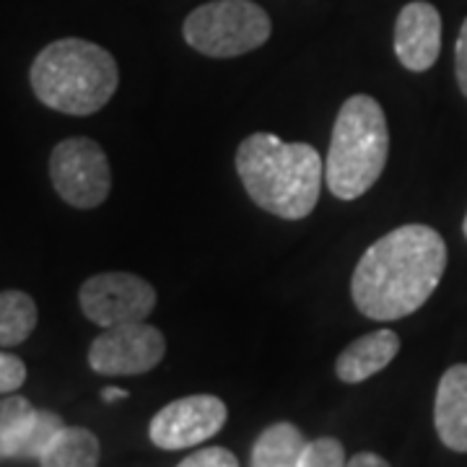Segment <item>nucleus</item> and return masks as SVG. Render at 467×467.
Masks as SVG:
<instances>
[{"label": "nucleus", "mask_w": 467, "mask_h": 467, "mask_svg": "<svg viewBox=\"0 0 467 467\" xmlns=\"http://www.w3.org/2000/svg\"><path fill=\"white\" fill-rule=\"evenodd\" d=\"M447 244L423 223L398 226L368 247L350 275V296L368 319L410 317L441 284Z\"/></svg>", "instance_id": "obj_1"}, {"label": "nucleus", "mask_w": 467, "mask_h": 467, "mask_svg": "<svg viewBox=\"0 0 467 467\" xmlns=\"http://www.w3.org/2000/svg\"><path fill=\"white\" fill-rule=\"evenodd\" d=\"M236 174L254 205L285 221H301L317 205L325 164L309 143L252 133L236 149Z\"/></svg>", "instance_id": "obj_2"}, {"label": "nucleus", "mask_w": 467, "mask_h": 467, "mask_svg": "<svg viewBox=\"0 0 467 467\" xmlns=\"http://www.w3.org/2000/svg\"><path fill=\"white\" fill-rule=\"evenodd\" d=\"M29 81L36 99L55 112L86 117L115 97L119 70L109 52L86 39H57L34 57Z\"/></svg>", "instance_id": "obj_3"}, {"label": "nucleus", "mask_w": 467, "mask_h": 467, "mask_svg": "<svg viewBox=\"0 0 467 467\" xmlns=\"http://www.w3.org/2000/svg\"><path fill=\"white\" fill-rule=\"evenodd\" d=\"M389 156V128L382 104L368 94H353L335 117L325 182L335 198L356 201L377 184Z\"/></svg>", "instance_id": "obj_4"}, {"label": "nucleus", "mask_w": 467, "mask_h": 467, "mask_svg": "<svg viewBox=\"0 0 467 467\" xmlns=\"http://www.w3.org/2000/svg\"><path fill=\"white\" fill-rule=\"evenodd\" d=\"M273 32L265 11L252 0H211L184 18V42L208 57H239L263 47Z\"/></svg>", "instance_id": "obj_5"}, {"label": "nucleus", "mask_w": 467, "mask_h": 467, "mask_svg": "<svg viewBox=\"0 0 467 467\" xmlns=\"http://www.w3.org/2000/svg\"><path fill=\"white\" fill-rule=\"evenodd\" d=\"M50 180L55 192L78 211H91L109 198V159L91 138H66L50 153Z\"/></svg>", "instance_id": "obj_6"}, {"label": "nucleus", "mask_w": 467, "mask_h": 467, "mask_svg": "<svg viewBox=\"0 0 467 467\" xmlns=\"http://www.w3.org/2000/svg\"><path fill=\"white\" fill-rule=\"evenodd\" d=\"M84 317L99 327L146 322L156 309V288L135 273H99L78 291Z\"/></svg>", "instance_id": "obj_7"}, {"label": "nucleus", "mask_w": 467, "mask_h": 467, "mask_svg": "<svg viewBox=\"0 0 467 467\" xmlns=\"http://www.w3.org/2000/svg\"><path fill=\"white\" fill-rule=\"evenodd\" d=\"M167 337L149 322L104 327L88 348V367L101 377H135L161 364Z\"/></svg>", "instance_id": "obj_8"}, {"label": "nucleus", "mask_w": 467, "mask_h": 467, "mask_svg": "<svg viewBox=\"0 0 467 467\" xmlns=\"http://www.w3.org/2000/svg\"><path fill=\"white\" fill-rule=\"evenodd\" d=\"M229 418L226 402L216 395H190L164 405L150 418L149 436L159 450L177 451L213 439Z\"/></svg>", "instance_id": "obj_9"}, {"label": "nucleus", "mask_w": 467, "mask_h": 467, "mask_svg": "<svg viewBox=\"0 0 467 467\" xmlns=\"http://www.w3.org/2000/svg\"><path fill=\"white\" fill-rule=\"evenodd\" d=\"M441 52V16L436 5L413 0L402 8L395 21V55L402 67L426 73L434 67Z\"/></svg>", "instance_id": "obj_10"}, {"label": "nucleus", "mask_w": 467, "mask_h": 467, "mask_svg": "<svg viewBox=\"0 0 467 467\" xmlns=\"http://www.w3.org/2000/svg\"><path fill=\"white\" fill-rule=\"evenodd\" d=\"M434 426L447 450L467 454V364H454L439 379Z\"/></svg>", "instance_id": "obj_11"}, {"label": "nucleus", "mask_w": 467, "mask_h": 467, "mask_svg": "<svg viewBox=\"0 0 467 467\" xmlns=\"http://www.w3.org/2000/svg\"><path fill=\"white\" fill-rule=\"evenodd\" d=\"M400 353V337L392 330H377L353 340L335 361V374L346 384H361L392 364Z\"/></svg>", "instance_id": "obj_12"}, {"label": "nucleus", "mask_w": 467, "mask_h": 467, "mask_svg": "<svg viewBox=\"0 0 467 467\" xmlns=\"http://www.w3.org/2000/svg\"><path fill=\"white\" fill-rule=\"evenodd\" d=\"M306 439L294 423H273L257 436L250 454V467H299Z\"/></svg>", "instance_id": "obj_13"}, {"label": "nucleus", "mask_w": 467, "mask_h": 467, "mask_svg": "<svg viewBox=\"0 0 467 467\" xmlns=\"http://www.w3.org/2000/svg\"><path fill=\"white\" fill-rule=\"evenodd\" d=\"M99 457L101 444L94 431L66 426L39 457V467H99Z\"/></svg>", "instance_id": "obj_14"}, {"label": "nucleus", "mask_w": 467, "mask_h": 467, "mask_svg": "<svg viewBox=\"0 0 467 467\" xmlns=\"http://www.w3.org/2000/svg\"><path fill=\"white\" fill-rule=\"evenodd\" d=\"M63 429H66V423L57 413L34 408L32 413L24 418V423L18 426L11 451H8V460H39L45 451L50 450V444Z\"/></svg>", "instance_id": "obj_15"}, {"label": "nucleus", "mask_w": 467, "mask_h": 467, "mask_svg": "<svg viewBox=\"0 0 467 467\" xmlns=\"http://www.w3.org/2000/svg\"><path fill=\"white\" fill-rule=\"evenodd\" d=\"M36 304L26 291H0V348L21 346L36 327Z\"/></svg>", "instance_id": "obj_16"}, {"label": "nucleus", "mask_w": 467, "mask_h": 467, "mask_svg": "<svg viewBox=\"0 0 467 467\" xmlns=\"http://www.w3.org/2000/svg\"><path fill=\"white\" fill-rule=\"evenodd\" d=\"M32 410V402L26 398H18V395L0 400V460H8V451H11L18 426L24 423V418L29 416Z\"/></svg>", "instance_id": "obj_17"}, {"label": "nucleus", "mask_w": 467, "mask_h": 467, "mask_svg": "<svg viewBox=\"0 0 467 467\" xmlns=\"http://www.w3.org/2000/svg\"><path fill=\"white\" fill-rule=\"evenodd\" d=\"M346 450L343 444L333 436H322L315 441H306V447L301 450L299 467H346Z\"/></svg>", "instance_id": "obj_18"}, {"label": "nucleus", "mask_w": 467, "mask_h": 467, "mask_svg": "<svg viewBox=\"0 0 467 467\" xmlns=\"http://www.w3.org/2000/svg\"><path fill=\"white\" fill-rule=\"evenodd\" d=\"M24 382H26V364L14 353L0 350V395L16 392Z\"/></svg>", "instance_id": "obj_19"}, {"label": "nucleus", "mask_w": 467, "mask_h": 467, "mask_svg": "<svg viewBox=\"0 0 467 467\" xmlns=\"http://www.w3.org/2000/svg\"><path fill=\"white\" fill-rule=\"evenodd\" d=\"M177 467H239V460L223 447H205V450L192 451Z\"/></svg>", "instance_id": "obj_20"}, {"label": "nucleus", "mask_w": 467, "mask_h": 467, "mask_svg": "<svg viewBox=\"0 0 467 467\" xmlns=\"http://www.w3.org/2000/svg\"><path fill=\"white\" fill-rule=\"evenodd\" d=\"M454 76H457V84H460V91L467 99V18L460 29V36H457V45H454Z\"/></svg>", "instance_id": "obj_21"}, {"label": "nucleus", "mask_w": 467, "mask_h": 467, "mask_svg": "<svg viewBox=\"0 0 467 467\" xmlns=\"http://www.w3.org/2000/svg\"><path fill=\"white\" fill-rule=\"evenodd\" d=\"M346 467H389V462L379 454H374V451H358V454L350 457Z\"/></svg>", "instance_id": "obj_22"}, {"label": "nucleus", "mask_w": 467, "mask_h": 467, "mask_svg": "<svg viewBox=\"0 0 467 467\" xmlns=\"http://www.w3.org/2000/svg\"><path fill=\"white\" fill-rule=\"evenodd\" d=\"M125 398H128V389H119V387H107V389H101V400L104 402L125 400Z\"/></svg>", "instance_id": "obj_23"}, {"label": "nucleus", "mask_w": 467, "mask_h": 467, "mask_svg": "<svg viewBox=\"0 0 467 467\" xmlns=\"http://www.w3.org/2000/svg\"><path fill=\"white\" fill-rule=\"evenodd\" d=\"M462 234H465V239H467V213H465V221H462Z\"/></svg>", "instance_id": "obj_24"}]
</instances>
